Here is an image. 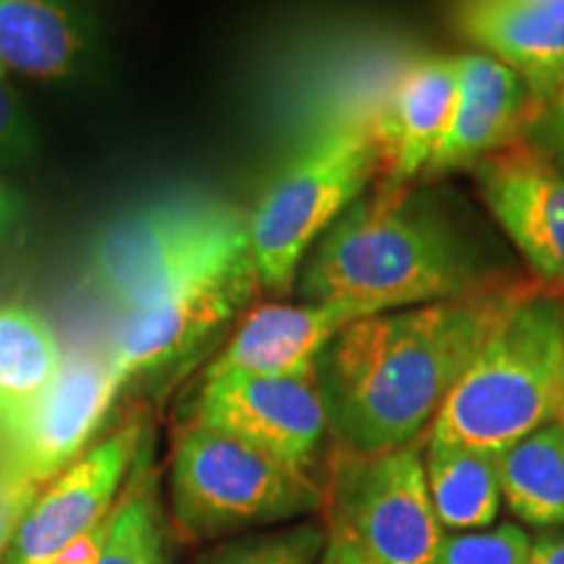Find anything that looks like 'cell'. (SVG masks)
Wrapping results in <instances>:
<instances>
[{"mask_svg": "<svg viewBox=\"0 0 564 564\" xmlns=\"http://www.w3.org/2000/svg\"><path fill=\"white\" fill-rule=\"evenodd\" d=\"M520 285H489L345 327L316 361L327 421L340 447L382 453L419 440L499 327Z\"/></svg>", "mask_w": 564, "mask_h": 564, "instance_id": "6da1fadb", "label": "cell"}, {"mask_svg": "<svg viewBox=\"0 0 564 564\" xmlns=\"http://www.w3.org/2000/svg\"><path fill=\"white\" fill-rule=\"evenodd\" d=\"M481 285L484 274L453 228L403 186H382L352 202L316 241L303 270V293L312 301H356L379 314Z\"/></svg>", "mask_w": 564, "mask_h": 564, "instance_id": "7a4b0ae2", "label": "cell"}, {"mask_svg": "<svg viewBox=\"0 0 564 564\" xmlns=\"http://www.w3.org/2000/svg\"><path fill=\"white\" fill-rule=\"evenodd\" d=\"M564 398V301L528 291L476 352L429 442L502 455L556 419Z\"/></svg>", "mask_w": 564, "mask_h": 564, "instance_id": "3957f363", "label": "cell"}, {"mask_svg": "<svg viewBox=\"0 0 564 564\" xmlns=\"http://www.w3.org/2000/svg\"><path fill=\"white\" fill-rule=\"evenodd\" d=\"M327 491L236 436L186 421L173 444L171 510L181 539L215 541L322 512Z\"/></svg>", "mask_w": 564, "mask_h": 564, "instance_id": "277c9868", "label": "cell"}, {"mask_svg": "<svg viewBox=\"0 0 564 564\" xmlns=\"http://www.w3.org/2000/svg\"><path fill=\"white\" fill-rule=\"evenodd\" d=\"M377 171L379 144L369 123H335L308 141L249 217L259 285L288 291L312 243L361 196Z\"/></svg>", "mask_w": 564, "mask_h": 564, "instance_id": "5b68a950", "label": "cell"}, {"mask_svg": "<svg viewBox=\"0 0 564 564\" xmlns=\"http://www.w3.org/2000/svg\"><path fill=\"white\" fill-rule=\"evenodd\" d=\"M327 491V523L373 564H436L444 528L429 497L419 440L382 453L340 447Z\"/></svg>", "mask_w": 564, "mask_h": 564, "instance_id": "8992f818", "label": "cell"}, {"mask_svg": "<svg viewBox=\"0 0 564 564\" xmlns=\"http://www.w3.org/2000/svg\"><path fill=\"white\" fill-rule=\"evenodd\" d=\"M253 285L259 278L246 225L150 299L123 312L110 358L126 379L181 361L232 319Z\"/></svg>", "mask_w": 564, "mask_h": 564, "instance_id": "52a82bcc", "label": "cell"}, {"mask_svg": "<svg viewBox=\"0 0 564 564\" xmlns=\"http://www.w3.org/2000/svg\"><path fill=\"white\" fill-rule=\"evenodd\" d=\"M246 225L241 212L209 199L139 209L102 232L91 251V282L129 312Z\"/></svg>", "mask_w": 564, "mask_h": 564, "instance_id": "ba28073f", "label": "cell"}, {"mask_svg": "<svg viewBox=\"0 0 564 564\" xmlns=\"http://www.w3.org/2000/svg\"><path fill=\"white\" fill-rule=\"evenodd\" d=\"M188 421L236 436L299 470L312 468L329 429L316 371L303 377L243 371L204 377Z\"/></svg>", "mask_w": 564, "mask_h": 564, "instance_id": "9c48e42d", "label": "cell"}, {"mask_svg": "<svg viewBox=\"0 0 564 564\" xmlns=\"http://www.w3.org/2000/svg\"><path fill=\"white\" fill-rule=\"evenodd\" d=\"M126 382L110 352L70 358L51 390L0 429V468L37 486L51 484L79 460Z\"/></svg>", "mask_w": 564, "mask_h": 564, "instance_id": "30bf717a", "label": "cell"}, {"mask_svg": "<svg viewBox=\"0 0 564 564\" xmlns=\"http://www.w3.org/2000/svg\"><path fill=\"white\" fill-rule=\"evenodd\" d=\"M147 429L126 423L87 449L58 478L42 486L21 520L3 564H51L112 512L133 463L144 453Z\"/></svg>", "mask_w": 564, "mask_h": 564, "instance_id": "8fae6325", "label": "cell"}, {"mask_svg": "<svg viewBox=\"0 0 564 564\" xmlns=\"http://www.w3.org/2000/svg\"><path fill=\"white\" fill-rule=\"evenodd\" d=\"M478 188L546 293L564 301V171L523 147H505L478 165Z\"/></svg>", "mask_w": 564, "mask_h": 564, "instance_id": "7c38bea8", "label": "cell"}, {"mask_svg": "<svg viewBox=\"0 0 564 564\" xmlns=\"http://www.w3.org/2000/svg\"><path fill=\"white\" fill-rule=\"evenodd\" d=\"M379 314L356 301H312L308 306H264L249 314L207 377L228 371L259 377H303L314 373L327 345L352 322Z\"/></svg>", "mask_w": 564, "mask_h": 564, "instance_id": "4fadbf2b", "label": "cell"}, {"mask_svg": "<svg viewBox=\"0 0 564 564\" xmlns=\"http://www.w3.org/2000/svg\"><path fill=\"white\" fill-rule=\"evenodd\" d=\"M457 102L423 175H440L505 150L523 123L525 82L489 53L457 55Z\"/></svg>", "mask_w": 564, "mask_h": 564, "instance_id": "5bb4252c", "label": "cell"}, {"mask_svg": "<svg viewBox=\"0 0 564 564\" xmlns=\"http://www.w3.org/2000/svg\"><path fill=\"white\" fill-rule=\"evenodd\" d=\"M457 102L455 58L413 63L394 84L390 102L371 126L379 144L384 186H403L423 175L453 121Z\"/></svg>", "mask_w": 564, "mask_h": 564, "instance_id": "9a60e30c", "label": "cell"}, {"mask_svg": "<svg viewBox=\"0 0 564 564\" xmlns=\"http://www.w3.org/2000/svg\"><path fill=\"white\" fill-rule=\"evenodd\" d=\"M460 26L533 97H556L564 87V0H465Z\"/></svg>", "mask_w": 564, "mask_h": 564, "instance_id": "2e32d148", "label": "cell"}, {"mask_svg": "<svg viewBox=\"0 0 564 564\" xmlns=\"http://www.w3.org/2000/svg\"><path fill=\"white\" fill-rule=\"evenodd\" d=\"M82 21L66 0H0V63L34 79H61L79 66Z\"/></svg>", "mask_w": 564, "mask_h": 564, "instance_id": "e0dca14e", "label": "cell"}, {"mask_svg": "<svg viewBox=\"0 0 564 564\" xmlns=\"http://www.w3.org/2000/svg\"><path fill=\"white\" fill-rule=\"evenodd\" d=\"M429 497L442 528L478 531L497 520L502 481L499 455L463 444H426L423 457Z\"/></svg>", "mask_w": 564, "mask_h": 564, "instance_id": "ac0fdd59", "label": "cell"}, {"mask_svg": "<svg viewBox=\"0 0 564 564\" xmlns=\"http://www.w3.org/2000/svg\"><path fill=\"white\" fill-rule=\"evenodd\" d=\"M51 324L24 306H0V429L11 426L51 390L63 369Z\"/></svg>", "mask_w": 564, "mask_h": 564, "instance_id": "d6986e66", "label": "cell"}, {"mask_svg": "<svg viewBox=\"0 0 564 564\" xmlns=\"http://www.w3.org/2000/svg\"><path fill=\"white\" fill-rule=\"evenodd\" d=\"M499 481L510 510L535 528L564 525V429H535L499 455Z\"/></svg>", "mask_w": 564, "mask_h": 564, "instance_id": "ffe728a7", "label": "cell"}, {"mask_svg": "<svg viewBox=\"0 0 564 564\" xmlns=\"http://www.w3.org/2000/svg\"><path fill=\"white\" fill-rule=\"evenodd\" d=\"M95 564H171V528L150 449L139 455L126 478Z\"/></svg>", "mask_w": 564, "mask_h": 564, "instance_id": "44dd1931", "label": "cell"}, {"mask_svg": "<svg viewBox=\"0 0 564 564\" xmlns=\"http://www.w3.org/2000/svg\"><path fill=\"white\" fill-rule=\"evenodd\" d=\"M327 544V523L303 520L270 533L241 535L204 552L196 564H316Z\"/></svg>", "mask_w": 564, "mask_h": 564, "instance_id": "7402d4cb", "label": "cell"}, {"mask_svg": "<svg viewBox=\"0 0 564 564\" xmlns=\"http://www.w3.org/2000/svg\"><path fill=\"white\" fill-rule=\"evenodd\" d=\"M531 539L523 528L505 523L491 531L444 535L436 564H528Z\"/></svg>", "mask_w": 564, "mask_h": 564, "instance_id": "603a6c76", "label": "cell"}, {"mask_svg": "<svg viewBox=\"0 0 564 564\" xmlns=\"http://www.w3.org/2000/svg\"><path fill=\"white\" fill-rule=\"evenodd\" d=\"M42 486L26 481L11 470L0 468V564L13 544L21 520L26 518L34 499L40 497Z\"/></svg>", "mask_w": 564, "mask_h": 564, "instance_id": "cb8c5ba5", "label": "cell"}, {"mask_svg": "<svg viewBox=\"0 0 564 564\" xmlns=\"http://www.w3.org/2000/svg\"><path fill=\"white\" fill-rule=\"evenodd\" d=\"M30 147V126L9 84H0V160L19 158Z\"/></svg>", "mask_w": 564, "mask_h": 564, "instance_id": "d4e9b609", "label": "cell"}, {"mask_svg": "<svg viewBox=\"0 0 564 564\" xmlns=\"http://www.w3.org/2000/svg\"><path fill=\"white\" fill-rule=\"evenodd\" d=\"M316 564H373L361 549L345 535L340 528L327 523V544L322 549V556Z\"/></svg>", "mask_w": 564, "mask_h": 564, "instance_id": "484cf974", "label": "cell"}, {"mask_svg": "<svg viewBox=\"0 0 564 564\" xmlns=\"http://www.w3.org/2000/svg\"><path fill=\"white\" fill-rule=\"evenodd\" d=\"M108 523H110V514L102 520V523H97L91 531L84 535V539L76 541L74 546L68 549V552H63L61 556H55L51 564H95L97 554H100V549L105 544V533H108Z\"/></svg>", "mask_w": 564, "mask_h": 564, "instance_id": "4316f807", "label": "cell"}, {"mask_svg": "<svg viewBox=\"0 0 564 564\" xmlns=\"http://www.w3.org/2000/svg\"><path fill=\"white\" fill-rule=\"evenodd\" d=\"M21 223V199L9 183L0 181V241L11 236Z\"/></svg>", "mask_w": 564, "mask_h": 564, "instance_id": "83f0119b", "label": "cell"}, {"mask_svg": "<svg viewBox=\"0 0 564 564\" xmlns=\"http://www.w3.org/2000/svg\"><path fill=\"white\" fill-rule=\"evenodd\" d=\"M528 564H564V531L541 535L531 546Z\"/></svg>", "mask_w": 564, "mask_h": 564, "instance_id": "f1b7e54d", "label": "cell"}, {"mask_svg": "<svg viewBox=\"0 0 564 564\" xmlns=\"http://www.w3.org/2000/svg\"><path fill=\"white\" fill-rule=\"evenodd\" d=\"M554 110H556V118H560L562 129H564V87L556 91V100H554Z\"/></svg>", "mask_w": 564, "mask_h": 564, "instance_id": "f546056e", "label": "cell"}, {"mask_svg": "<svg viewBox=\"0 0 564 564\" xmlns=\"http://www.w3.org/2000/svg\"><path fill=\"white\" fill-rule=\"evenodd\" d=\"M554 421H560L562 429H564V398H562V405H560V411H556V419Z\"/></svg>", "mask_w": 564, "mask_h": 564, "instance_id": "4dcf8cb0", "label": "cell"}, {"mask_svg": "<svg viewBox=\"0 0 564 564\" xmlns=\"http://www.w3.org/2000/svg\"><path fill=\"white\" fill-rule=\"evenodd\" d=\"M0 84H6V79H3V63H0Z\"/></svg>", "mask_w": 564, "mask_h": 564, "instance_id": "1f68e13d", "label": "cell"}]
</instances>
